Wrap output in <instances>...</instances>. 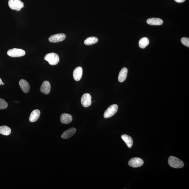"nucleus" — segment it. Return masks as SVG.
I'll return each instance as SVG.
<instances>
[{
    "label": "nucleus",
    "mask_w": 189,
    "mask_h": 189,
    "mask_svg": "<svg viewBox=\"0 0 189 189\" xmlns=\"http://www.w3.org/2000/svg\"><path fill=\"white\" fill-rule=\"evenodd\" d=\"M76 131V129L75 128H71L63 132L62 135V138L64 139L71 138L75 134Z\"/></svg>",
    "instance_id": "11"
},
{
    "label": "nucleus",
    "mask_w": 189,
    "mask_h": 189,
    "mask_svg": "<svg viewBox=\"0 0 189 189\" xmlns=\"http://www.w3.org/2000/svg\"><path fill=\"white\" fill-rule=\"evenodd\" d=\"M118 109V106L117 104H114L111 105L106 110L104 114V118H110L116 113Z\"/></svg>",
    "instance_id": "4"
},
{
    "label": "nucleus",
    "mask_w": 189,
    "mask_h": 189,
    "mask_svg": "<svg viewBox=\"0 0 189 189\" xmlns=\"http://www.w3.org/2000/svg\"><path fill=\"white\" fill-rule=\"evenodd\" d=\"M181 42L185 46L189 47V39L188 38L183 37L181 40Z\"/></svg>",
    "instance_id": "22"
},
{
    "label": "nucleus",
    "mask_w": 189,
    "mask_h": 189,
    "mask_svg": "<svg viewBox=\"0 0 189 189\" xmlns=\"http://www.w3.org/2000/svg\"><path fill=\"white\" fill-rule=\"evenodd\" d=\"M174 1L177 3H181L185 1L186 0H174Z\"/></svg>",
    "instance_id": "23"
},
{
    "label": "nucleus",
    "mask_w": 189,
    "mask_h": 189,
    "mask_svg": "<svg viewBox=\"0 0 189 189\" xmlns=\"http://www.w3.org/2000/svg\"><path fill=\"white\" fill-rule=\"evenodd\" d=\"M1 84H2V85H4V84L3 82H2V83Z\"/></svg>",
    "instance_id": "25"
},
{
    "label": "nucleus",
    "mask_w": 189,
    "mask_h": 189,
    "mask_svg": "<svg viewBox=\"0 0 189 189\" xmlns=\"http://www.w3.org/2000/svg\"><path fill=\"white\" fill-rule=\"evenodd\" d=\"M128 70L127 68H122L118 75V80L120 82H123L127 79Z\"/></svg>",
    "instance_id": "15"
},
{
    "label": "nucleus",
    "mask_w": 189,
    "mask_h": 189,
    "mask_svg": "<svg viewBox=\"0 0 189 189\" xmlns=\"http://www.w3.org/2000/svg\"><path fill=\"white\" fill-rule=\"evenodd\" d=\"M83 74L82 68L81 67H78L75 68L73 73L74 79L76 81H80L82 78Z\"/></svg>",
    "instance_id": "9"
},
{
    "label": "nucleus",
    "mask_w": 189,
    "mask_h": 189,
    "mask_svg": "<svg viewBox=\"0 0 189 189\" xmlns=\"http://www.w3.org/2000/svg\"><path fill=\"white\" fill-rule=\"evenodd\" d=\"M81 103L84 107H88L91 105V97L89 93H84L81 98Z\"/></svg>",
    "instance_id": "8"
},
{
    "label": "nucleus",
    "mask_w": 189,
    "mask_h": 189,
    "mask_svg": "<svg viewBox=\"0 0 189 189\" xmlns=\"http://www.w3.org/2000/svg\"><path fill=\"white\" fill-rule=\"evenodd\" d=\"M40 115V111L39 110L36 109L33 110L30 114L29 118L30 122H35L38 119Z\"/></svg>",
    "instance_id": "14"
},
{
    "label": "nucleus",
    "mask_w": 189,
    "mask_h": 189,
    "mask_svg": "<svg viewBox=\"0 0 189 189\" xmlns=\"http://www.w3.org/2000/svg\"><path fill=\"white\" fill-rule=\"evenodd\" d=\"M168 161L169 165L174 168H181L184 166L183 162L175 156H170L168 158Z\"/></svg>",
    "instance_id": "1"
},
{
    "label": "nucleus",
    "mask_w": 189,
    "mask_h": 189,
    "mask_svg": "<svg viewBox=\"0 0 189 189\" xmlns=\"http://www.w3.org/2000/svg\"><path fill=\"white\" fill-rule=\"evenodd\" d=\"M122 139L125 142L129 148H131L133 144V141L132 138L127 134H123L121 136Z\"/></svg>",
    "instance_id": "17"
},
{
    "label": "nucleus",
    "mask_w": 189,
    "mask_h": 189,
    "mask_svg": "<svg viewBox=\"0 0 189 189\" xmlns=\"http://www.w3.org/2000/svg\"><path fill=\"white\" fill-rule=\"evenodd\" d=\"M45 60L47 61L51 65H57L59 62V57L57 54L51 53L47 54L45 57Z\"/></svg>",
    "instance_id": "2"
},
{
    "label": "nucleus",
    "mask_w": 189,
    "mask_h": 189,
    "mask_svg": "<svg viewBox=\"0 0 189 189\" xmlns=\"http://www.w3.org/2000/svg\"><path fill=\"white\" fill-rule=\"evenodd\" d=\"M66 36L64 33H59L51 36L48 39L50 42L56 43L61 42L65 39Z\"/></svg>",
    "instance_id": "7"
},
{
    "label": "nucleus",
    "mask_w": 189,
    "mask_h": 189,
    "mask_svg": "<svg viewBox=\"0 0 189 189\" xmlns=\"http://www.w3.org/2000/svg\"><path fill=\"white\" fill-rule=\"evenodd\" d=\"M149 44V40L148 38L144 37L140 39L139 45L140 48H145Z\"/></svg>",
    "instance_id": "20"
},
{
    "label": "nucleus",
    "mask_w": 189,
    "mask_h": 189,
    "mask_svg": "<svg viewBox=\"0 0 189 189\" xmlns=\"http://www.w3.org/2000/svg\"><path fill=\"white\" fill-rule=\"evenodd\" d=\"M8 106V104L3 99L0 98V110L6 108Z\"/></svg>",
    "instance_id": "21"
},
{
    "label": "nucleus",
    "mask_w": 189,
    "mask_h": 189,
    "mask_svg": "<svg viewBox=\"0 0 189 189\" xmlns=\"http://www.w3.org/2000/svg\"><path fill=\"white\" fill-rule=\"evenodd\" d=\"M72 117L68 113H63L60 117V121L63 124H68L72 120Z\"/></svg>",
    "instance_id": "13"
},
{
    "label": "nucleus",
    "mask_w": 189,
    "mask_h": 189,
    "mask_svg": "<svg viewBox=\"0 0 189 189\" xmlns=\"http://www.w3.org/2000/svg\"><path fill=\"white\" fill-rule=\"evenodd\" d=\"M19 84L21 90L24 93L28 92L30 89V86L28 83L24 79H21L19 82Z\"/></svg>",
    "instance_id": "12"
},
{
    "label": "nucleus",
    "mask_w": 189,
    "mask_h": 189,
    "mask_svg": "<svg viewBox=\"0 0 189 189\" xmlns=\"http://www.w3.org/2000/svg\"><path fill=\"white\" fill-rule=\"evenodd\" d=\"M2 80H1V79L0 78V86H1L2 84Z\"/></svg>",
    "instance_id": "24"
},
{
    "label": "nucleus",
    "mask_w": 189,
    "mask_h": 189,
    "mask_svg": "<svg viewBox=\"0 0 189 189\" xmlns=\"http://www.w3.org/2000/svg\"><path fill=\"white\" fill-rule=\"evenodd\" d=\"M144 164V161L141 158L138 157L131 159L129 161L128 165L132 167H138L142 166Z\"/></svg>",
    "instance_id": "6"
},
{
    "label": "nucleus",
    "mask_w": 189,
    "mask_h": 189,
    "mask_svg": "<svg viewBox=\"0 0 189 189\" xmlns=\"http://www.w3.org/2000/svg\"><path fill=\"white\" fill-rule=\"evenodd\" d=\"M11 132V129L8 126L3 125L0 127V134L3 135L8 136Z\"/></svg>",
    "instance_id": "18"
},
{
    "label": "nucleus",
    "mask_w": 189,
    "mask_h": 189,
    "mask_svg": "<svg viewBox=\"0 0 189 189\" xmlns=\"http://www.w3.org/2000/svg\"><path fill=\"white\" fill-rule=\"evenodd\" d=\"M98 39L96 37H92L87 38L84 41V44L87 45L94 44L98 42Z\"/></svg>",
    "instance_id": "19"
},
{
    "label": "nucleus",
    "mask_w": 189,
    "mask_h": 189,
    "mask_svg": "<svg viewBox=\"0 0 189 189\" xmlns=\"http://www.w3.org/2000/svg\"><path fill=\"white\" fill-rule=\"evenodd\" d=\"M147 23L152 25H160L163 24V21L159 18H151L147 20Z\"/></svg>",
    "instance_id": "16"
},
{
    "label": "nucleus",
    "mask_w": 189,
    "mask_h": 189,
    "mask_svg": "<svg viewBox=\"0 0 189 189\" xmlns=\"http://www.w3.org/2000/svg\"><path fill=\"white\" fill-rule=\"evenodd\" d=\"M51 86L50 83L47 81L43 82L40 88L41 93L47 95L50 93Z\"/></svg>",
    "instance_id": "10"
},
{
    "label": "nucleus",
    "mask_w": 189,
    "mask_h": 189,
    "mask_svg": "<svg viewBox=\"0 0 189 189\" xmlns=\"http://www.w3.org/2000/svg\"><path fill=\"white\" fill-rule=\"evenodd\" d=\"M8 5L11 9L18 11H20L24 6V3L21 0H9Z\"/></svg>",
    "instance_id": "3"
},
{
    "label": "nucleus",
    "mask_w": 189,
    "mask_h": 189,
    "mask_svg": "<svg viewBox=\"0 0 189 189\" xmlns=\"http://www.w3.org/2000/svg\"><path fill=\"white\" fill-rule=\"evenodd\" d=\"M7 54L11 57H19L24 56L25 55V52L22 49L14 48L9 50Z\"/></svg>",
    "instance_id": "5"
}]
</instances>
